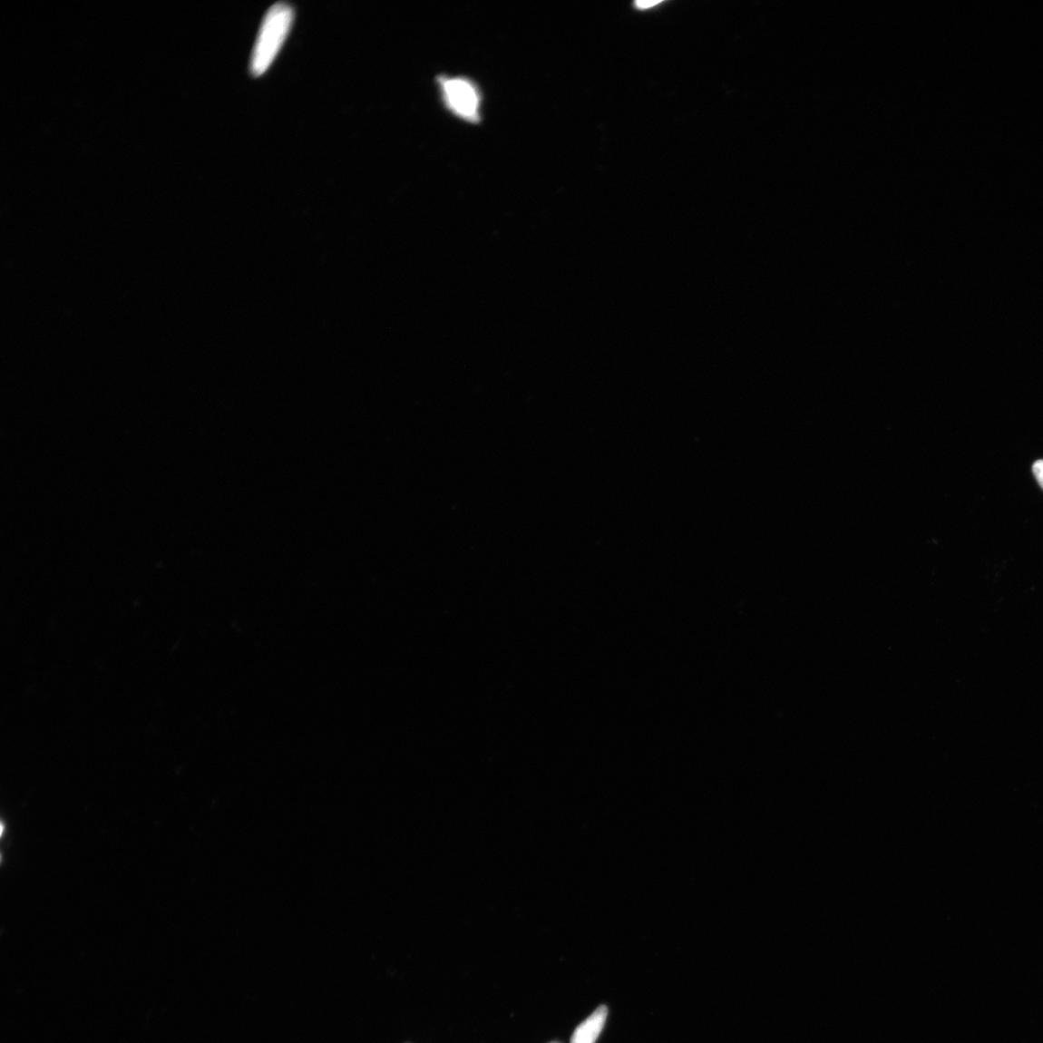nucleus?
<instances>
[{
    "label": "nucleus",
    "instance_id": "1",
    "mask_svg": "<svg viewBox=\"0 0 1043 1043\" xmlns=\"http://www.w3.org/2000/svg\"><path fill=\"white\" fill-rule=\"evenodd\" d=\"M293 8L279 3L267 12L250 59V73L260 77L270 68L285 44L293 24Z\"/></svg>",
    "mask_w": 1043,
    "mask_h": 1043
},
{
    "label": "nucleus",
    "instance_id": "2",
    "mask_svg": "<svg viewBox=\"0 0 1043 1043\" xmlns=\"http://www.w3.org/2000/svg\"><path fill=\"white\" fill-rule=\"evenodd\" d=\"M439 84L446 108L467 122H480L482 97L478 86L461 77L441 78Z\"/></svg>",
    "mask_w": 1043,
    "mask_h": 1043
},
{
    "label": "nucleus",
    "instance_id": "3",
    "mask_svg": "<svg viewBox=\"0 0 1043 1043\" xmlns=\"http://www.w3.org/2000/svg\"><path fill=\"white\" fill-rule=\"evenodd\" d=\"M607 1017L608 1009L602 1005L577 1027L571 1043H595L603 1030Z\"/></svg>",
    "mask_w": 1043,
    "mask_h": 1043
},
{
    "label": "nucleus",
    "instance_id": "4",
    "mask_svg": "<svg viewBox=\"0 0 1043 1043\" xmlns=\"http://www.w3.org/2000/svg\"><path fill=\"white\" fill-rule=\"evenodd\" d=\"M1033 473L1037 482L1043 489V460L1035 462V464L1033 465Z\"/></svg>",
    "mask_w": 1043,
    "mask_h": 1043
},
{
    "label": "nucleus",
    "instance_id": "5",
    "mask_svg": "<svg viewBox=\"0 0 1043 1043\" xmlns=\"http://www.w3.org/2000/svg\"><path fill=\"white\" fill-rule=\"evenodd\" d=\"M659 4L660 2H645V0H643V2H636L635 6L638 9H648Z\"/></svg>",
    "mask_w": 1043,
    "mask_h": 1043
},
{
    "label": "nucleus",
    "instance_id": "6",
    "mask_svg": "<svg viewBox=\"0 0 1043 1043\" xmlns=\"http://www.w3.org/2000/svg\"><path fill=\"white\" fill-rule=\"evenodd\" d=\"M552 1043H559V1042H552Z\"/></svg>",
    "mask_w": 1043,
    "mask_h": 1043
}]
</instances>
